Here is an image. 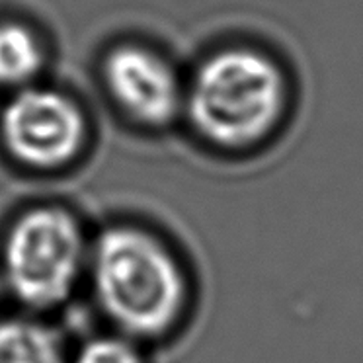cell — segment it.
<instances>
[{
    "mask_svg": "<svg viewBox=\"0 0 363 363\" xmlns=\"http://www.w3.org/2000/svg\"><path fill=\"white\" fill-rule=\"evenodd\" d=\"M0 131L20 162L57 168L79 152L84 119L69 98L53 90L30 88L6 106Z\"/></svg>",
    "mask_w": 363,
    "mask_h": 363,
    "instance_id": "277c9868",
    "label": "cell"
},
{
    "mask_svg": "<svg viewBox=\"0 0 363 363\" xmlns=\"http://www.w3.org/2000/svg\"><path fill=\"white\" fill-rule=\"evenodd\" d=\"M4 295H6V287L2 284V277H0V305H2V301H4Z\"/></svg>",
    "mask_w": 363,
    "mask_h": 363,
    "instance_id": "9c48e42d",
    "label": "cell"
},
{
    "mask_svg": "<svg viewBox=\"0 0 363 363\" xmlns=\"http://www.w3.org/2000/svg\"><path fill=\"white\" fill-rule=\"evenodd\" d=\"M43 51L38 38L26 26H0V82L24 84L40 72Z\"/></svg>",
    "mask_w": 363,
    "mask_h": 363,
    "instance_id": "52a82bcc",
    "label": "cell"
},
{
    "mask_svg": "<svg viewBox=\"0 0 363 363\" xmlns=\"http://www.w3.org/2000/svg\"><path fill=\"white\" fill-rule=\"evenodd\" d=\"M94 299L119 334L162 338L178 328L190 305V277L170 246L149 230L116 225L88 254Z\"/></svg>",
    "mask_w": 363,
    "mask_h": 363,
    "instance_id": "7a4b0ae2",
    "label": "cell"
},
{
    "mask_svg": "<svg viewBox=\"0 0 363 363\" xmlns=\"http://www.w3.org/2000/svg\"><path fill=\"white\" fill-rule=\"evenodd\" d=\"M106 82L119 106L147 125H166L184 110L178 74L149 49H113L106 61Z\"/></svg>",
    "mask_w": 363,
    "mask_h": 363,
    "instance_id": "5b68a950",
    "label": "cell"
},
{
    "mask_svg": "<svg viewBox=\"0 0 363 363\" xmlns=\"http://www.w3.org/2000/svg\"><path fill=\"white\" fill-rule=\"evenodd\" d=\"M86 238L80 223L61 207H35L6 233L0 277L18 303L33 311L59 307L88 268Z\"/></svg>",
    "mask_w": 363,
    "mask_h": 363,
    "instance_id": "3957f363",
    "label": "cell"
},
{
    "mask_svg": "<svg viewBox=\"0 0 363 363\" xmlns=\"http://www.w3.org/2000/svg\"><path fill=\"white\" fill-rule=\"evenodd\" d=\"M184 110L196 135L223 157L266 158L297 125L299 72L276 43L246 33L199 61Z\"/></svg>",
    "mask_w": 363,
    "mask_h": 363,
    "instance_id": "6da1fadb",
    "label": "cell"
},
{
    "mask_svg": "<svg viewBox=\"0 0 363 363\" xmlns=\"http://www.w3.org/2000/svg\"><path fill=\"white\" fill-rule=\"evenodd\" d=\"M0 363H69L55 330L33 318L0 320Z\"/></svg>",
    "mask_w": 363,
    "mask_h": 363,
    "instance_id": "8992f818",
    "label": "cell"
},
{
    "mask_svg": "<svg viewBox=\"0 0 363 363\" xmlns=\"http://www.w3.org/2000/svg\"><path fill=\"white\" fill-rule=\"evenodd\" d=\"M71 363H145V359L137 340L116 332L84 342Z\"/></svg>",
    "mask_w": 363,
    "mask_h": 363,
    "instance_id": "ba28073f",
    "label": "cell"
}]
</instances>
